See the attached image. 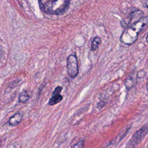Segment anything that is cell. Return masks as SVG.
<instances>
[{
    "label": "cell",
    "instance_id": "obj_13",
    "mask_svg": "<svg viewBox=\"0 0 148 148\" xmlns=\"http://www.w3.org/2000/svg\"><path fill=\"white\" fill-rule=\"evenodd\" d=\"M146 87V90H147V92H148V82L147 83Z\"/></svg>",
    "mask_w": 148,
    "mask_h": 148
},
{
    "label": "cell",
    "instance_id": "obj_10",
    "mask_svg": "<svg viewBox=\"0 0 148 148\" xmlns=\"http://www.w3.org/2000/svg\"><path fill=\"white\" fill-rule=\"evenodd\" d=\"M29 98V95L27 91H24L21 92L18 97V100L20 102L24 103L27 101Z\"/></svg>",
    "mask_w": 148,
    "mask_h": 148
},
{
    "label": "cell",
    "instance_id": "obj_9",
    "mask_svg": "<svg viewBox=\"0 0 148 148\" xmlns=\"http://www.w3.org/2000/svg\"><path fill=\"white\" fill-rule=\"evenodd\" d=\"M101 43V39L99 37L97 36L94 38L91 43V50L92 51L96 50L99 47Z\"/></svg>",
    "mask_w": 148,
    "mask_h": 148
},
{
    "label": "cell",
    "instance_id": "obj_15",
    "mask_svg": "<svg viewBox=\"0 0 148 148\" xmlns=\"http://www.w3.org/2000/svg\"><path fill=\"white\" fill-rule=\"evenodd\" d=\"M147 65H148V60H147Z\"/></svg>",
    "mask_w": 148,
    "mask_h": 148
},
{
    "label": "cell",
    "instance_id": "obj_1",
    "mask_svg": "<svg viewBox=\"0 0 148 148\" xmlns=\"http://www.w3.org/2000/svg\"><path fill=\"white\" fill-rule=\"evenodd\" d=\"M148 27V16L142 17L138 21L125 28L121 36V43L127 45L134 43L138 38L139 33Z\"/></svg>",
    "mask_w": 148,
    "mask_h": 148
},
{
    "label": "cell",
    "instance_id": "obj_4",
    "mask_svg": "<svg viewBox=\"0 0 148 148\" xmlns=\"http://www.w3.org/2000/svg\"><path fill=\"white\" fill-rule=\"evenodd\" d=\"M66 69L68 75L72 78H75L79 72L77 58L75 55L71 54L67 58Z\"/></svg>",
    "mask_w": 148,
    "mask_h": 148
},
{
    "label": "cell",
    "instance_id": "obj_12",
    "mask_svg": "<svg viewBox=\"0 0 148 148\" xmlns=\"http://www.w3.org/2000/svg\"><path fill=\"white\" fill-rule=\"evenodd\" d=\"M142 3L143 6L148 9V0H143Z\"/></svg>",
    "mask_w": 148,
    "mask_h": 148
},
{
    "label": "cell",
    "instance_id": "obj_14",
    "mask_svg": "<svg viewBox=\"0 0 148 148\" xmlns=\"http://www.w3.org/2000/svg\"><path fill=\"white\" fill-rule=\"evenodd\" d=\"M146 41L148 42V34H147V36H146Z\"/></svg>",
    "mask_w": 148,
    "mask_h": 148
},
{
    "label": "cell",
    "instance_id": "obj_7",
    "mask_svg": "<svg viewBox=\"0 0 148 148\" xmlns=\"http://www.w3.org/2000/svg\"><path fill=\"white\" fill-rule=\"evenodd\" d=\"M23 119V115L20 113H16L14 115L11 117L9 120V124L11 126H16L18 125Z\"/></svg>",
    "mask_w": 148,
    "mask_h": 148
},
{
    "label": "cell",
    "instance_id": "obj_6",
    "mask_svg": "<svg viewBox=\"0 0 148 148\" xmlns=\"http://www.w3.org/2000/svg\"><path fill=\"white\" fill-rule=\"evenodd\" d=\"M62 87L61 86H57L56 87L54 91L52 94L51 97L49 101V105H54L60 102L62 99V96L61 95Z\"/></svg>",
    "mask_w": 148,
    "mask_h": 148
},
{
    "label": "cell",
    "instance_id": "obj_8",
    "mask_svg": "<svg viewBox=\"0 0 148 148\" xmlns=\"http://www.w3.org/2000/svg\"><path fill=\"white\" fill-rule=\"evenodd\" d=\"M135 83H136V79L135 78V77L133 75L129 76V77H128L125 80V87L128 90H129L135 85Z\"/></svg>",
    "mask_w": 148,
    "mask_h": 148
},
{
    "label": "cell",
    "instance_id": "obj_3",
    "mask_svg": "<svg viewBox=\"0 0 148 148\" xmlns=\"http://www.w3.org/2000/svg\"><path fill=\"white\" fill-rule=\"evenodd\" d=\"M148 134V125H145L136 131L127 145V148H135Z\"/></svg>",
    "mask_w": 148,
    "mask_h": 148
},
{
    "label": "cell",
    "instance_id": "obj_2",
    "mask_svg": "<svg viewBox=\"0 0 148 148\" xmlns=\"http://www.w3.org/2000/svg\"><path fill=\"white\" fill-rule=\"evenodd\" d=\"M71 0H38L40 9L49 14H61L68 9Z\"/></svg>",
    "mask_w": 148,
    "mask_h": 148
},
{
    "label": "cell",
    "instance_id": "obj_5",
    "mask_svg": "<svg viewBox=\"0 0 148 148\" xmlns=\"http://www.w3.org/2000/svg\"><path fill=\"white\" fill-rule=\"evenodd\" d=\"M143 13L142 10H135L130 15L128 18L127 19V21H125V20L122 21V22L121 23V26L124 28H126L127 27L138 21L141 17H143Z\"/></svg>",
    "mask_w": 148,
    "mask_h": 148
},
{
    "label": "cell",
    "instance_id": "obj_11",
    "mask_svg": "<svg viewBox=\"0 0 148 148\" xmlns=\"http://www.w3.org/2000/svg\"><path fill=\"white\" fill-rule=\"evenodd\" d=\"M84 146V141L83 139H80L76 143L73 145L71 148H83Z\"/></svg>",
    "mask_w": 148,
    "mask_h": 148
}]
</instances>
